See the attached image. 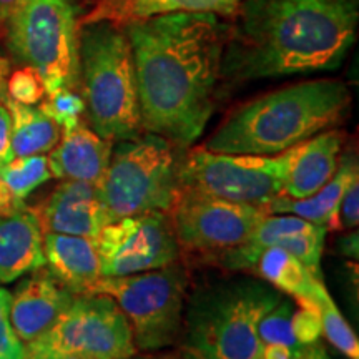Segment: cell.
Wrapping results in <instances>:
<instances>
[{
	"mask_svg": "<svg viewBox=\"0 0 359 359\" xmlns=\"http://www.w3.org/2000/svg\"><path fill=\"white\" fill-rule=\"evenodd\" d=\"M127 32L143 132L191 147L212 118L228 29L215 13L132 20Z\"/></svg>",
	"mask_w": 359,
	"mask_h": 359,
	"instance_id": "cell-1",
	"label": "cell"
},
{
	"mask_svg": "<svg viewBox=\"0 0 359 359\" xmlns=\"http://www.w3.org/2000/svg\"><path fill=\"white\" fill-rule=\"evenodd\" d=\"M228 29L230 83L334 70L356 42L359 0H241Z\"/></svg>",
	"mask_w": 359,
	"mask_h": 359,
	"instance_id": "cell-2",
	"label": "cell"
},
{
	"mask_svg": "<svg viewBox=\"0 0 359 359\" xmlns=\"http://www.w3.org/2000/svg\"><path fill=\"white\" fill-rule=\"evenodd\" d=\"M351 107L341 80H308L281 87L231 111L201 148L217 154L280 155L336 127Z\"/></svg>",
	"mask_w": 359,
	"mask_h": 359,
	"instance_id": "cell-3",
	"label": "cell"
},
{
	"mask_svg": "<svg viewBox=\"0 0 359 359\" xmlns=\"http://www.w3.org/2000/svg\"><path fill=\"white\" fill-rule=\"evenodd\" d=\"M281 293L257 276L203 286L187 299L178 359H259L258 325Z\"/></svg>",
	"mask_w": 359,
	"mask_h": 359,
	"instance_id": "cell-4",
	"label": "cell"
},
{
	"mask_svg": "<svg viewBox=\"0 0 359 359\" xmlns=\"http://www.w3.org/2000/svg\"><path fill=\"white\" fill-rule=\"evenodd\" d=\"M79 88L90 128L110 142L142 135L137 77L123 25H79Z\"/></svg>",
	"mask_w": 359,
	"mask_h": 359,
	"instance_id": "cell-5",
	"label": "cell"
},
{
	"mask_svg": "<svg viewBox=\"0 0 359 359\" xmlns=\"http://www.w3.org/2000/svg\"><path fill=\"white\" fill-rule=\"evenodd\" d=\"M175 145L155 133L116 142L97 193L115 219L151 212L168 213L180 195Z\"/></svg>",
	"mask_w": 359,
	"mask_h": 359,
	"instance_id": "cell-6",
	"label": "cell"
},
{
	"mask_svg": "<svg viewBox=\"0 0 359 359\" xmlns=\"http://www.w3.org/2000/svg\"><path fill=\"white\" fill-rule=\"evenodd\" d=\"M79 17L70 0H25L4 30L11 55L37 72L47 95L79 88Z\"/></svg>",
	"mask_w": 359,
	"mask_h": 359,
	"instance_id": "cell-7",
	"label": "cell"
},
{
	"mask_svg": "<svg viewBox=\"0 0 359 359\" xmlns=\"http://www.w3.org/2000/svg\"><path fill=\"white\" fill-rule=\"evenodd\" d=\"M190 278L185 266H168L127 276H102L88 294H107L132 327L137 351L156 353L178 343Z\"/></svg>",
	"mask_w": 359,
	"mask_h": 359,
	"instance_id": "cell-8",
	"label": "cell"
},
{
	"mask_svg": "<svg viewBox=\"0 0 359 359\" xmlns=\"http://www.w3.org/2000/svg\"><path fill=\"white\" fill-rule=\"evenodd\" d=\"M127 316L107 294H79L53 326L24 344V359H123L137 354Z\"/></svg>",
	"mask_w": 359,
	"mask_h": 359,
	"instance_id": "cell-9",
	"label": "cell"
},
{
	"mask_svg": "<svg viewBox=\"0 0 359 359\" xmlns=\"http://www.w3.org/2000/svg\"><path fill=\"white\" fill-rule=\"evenodd\" d=\"M299 145L280 155H233L196 148L178 165L180 190L264 206L281 195Z\"/></svg>",
	"mask_w": 359,
	"mask_h": 359,
	"instance_id": "cell-10",
	"label": "cell"
},
{
	"mask_svg": "<svg viewBox=\"0 0 359 359\" xmlns=\"http://www.w3.org/2000/svg\"><path fill=\"white\" fill-rule=\"evenodd\" d=\"M263 208L180 190L168 217L180 250L205 257L243 245L264 217Z\"/></svg>",
	"mask_w": 359,
	"mask_h": 359,
	"instance_id": "cell-11",
	"label": "cell"
},
{
	"mask_svg": "<svg viewBox=\"0 0 359 359\" xmlns=\"http://www.w3.org/2000/svg\"><path fill=\"white\" fill-rule=\"evenodd\" d=\"M102 276H127L178 262L180 250L168 213L151 212L115 219L95 238Z\"/></svg>",
	"mask_w": 359,
	"mask_h": 359,
	"instance_id": "cell-12",
	"label": "cell"
},
{
	"mask_svg": "<svg viewBox=\"0 0 359 359\" xmlns=\"http://www.w3.org/2000/svg\"><path fill=\"white\" fill-rule=\"evenodd\" d=\"M43 233L83 236L95 241L110 223L97 187L87 182L64 180L42 205L32 208Z\"/></svg>",
	"mask_w": 359,
	"mask_h": 359,
	"instance_id": "cell-13",
	"label": "cell"
},
{
	"mask_svg": "<svg viewBox=\"0 0 359 359\" xmlns=\"http://www.w3.org/2000/svg\"><path fill=\"white\" fill-rule=\"evenodd\" d=\"M75 296L50 271H34L11 293V323L22 343L37 339L53 326Z\"/></svg>",
	"mask_w": 359,
	"mask_h": 359,
	"instance_id": "cell-14",
	"label": "cell"
},
{
	"mask_svg": "<svg viewBox=\"0 0 359 359\" xmlns=\"http://www.w3.org/2000/svg\"><path fill=\"white\" fill-rule=\"evenodd\" d=\"M114 142L102 138L80 122L62 130V137L48 154V168L58 180H75L98 185L110 163Z\"/></svg>",
	"mask_w": 359,
	"mask_h": 359,
	"instance_id": "cell-15",
	"label": "cell"
},
{
	"mask_svg": "<svg viewBox=\"0 0 359 359\" xmlns=\"http://www.w3.org/2000/svg\"><path fill=\"white\" fill-rule=\"evenodd\" d=\"M43 266V231L34 210L25 206L0 218V285H8Z\"/></svg>",
	"mask_w": 359,
	"mask_h": 359,
	"instance_id": "cell-16",
	"label": "cell"
},
{
	"mask_svg": "<svg viewBox=\"0 0 359 359\" xmlns=\"http://www.w3.org/2000/svg\"><path fill=\"white\" fill-rule=\"evenodd\" d=\"M45 264L50 275L74 294H88L102 278L95 241L83 236L43 233Z\"/></svg>",
	"mask_w": 359,
	"mask_h": 359,
	"instance_id": "cell-17",
	"label": "cell"
},
{
	"mask_svg": "<svg viewBox=\"0 0 359 359\" xmlns=\"http://www.w3.org/2000/svg\"><path fill=\"white\" fill-rule=\"evenodd\" d=\"M241 0H90V8L80 13L79 25L111 22L125 25L132 20L151 19L168 13H215L233 15Z\"/></svg>",
	"mask_w": 359,
	"mask_h": 359,
	"instance_id": "cell-18",
	"label": "cell"
},
{
	"mask_svg": "<svg viewBox=\"0 0 359 359\" xmlns=\"http://www.w3.org/2000/svg\"><path fill=\"white\" fill-rule=\"evenodd\" d=\"M341 150L343 135L338 130H325L299 143L281 195L299 200L321 190L339 167Z\"/></svg>",
	"mask_w": 359,
	"mask_h": 359,
	"instance_id": "cell-19",
	"label": "cell"
},
{
	"mask_svg": "<svg viewBox=\"0 0 359 359\" xmlns=\"http://www.w3.org/2000/svg\"><path fill=\"white\" fill-rule=\"evenodd\" d=\"M356 177H359L356 156L348 154L339 160V167L333 178L314 195L299 200L286 198V196L280 195L262 208L266 215H294V217L308 219L314 224H321L326 230H341V198H343L349 183Z\"/></svg>",
	"mask_w": 359,
	"mask_h": 359,
	"instance_id": "cell-20",
	"label": "cell"
},
{
	"mask_svg": "<svg viewBox=\"0 0 359 359\" xmlns=\"http://www.w3.org/2000/svg\"><path fill=\"white\" fill-rule=\"evenodd\" d=\"M248 273H253L259 280L269 283L280 293L290 294L296 299L299 308L318 309V291L323 286V280L313 276V273L293 255L280 246H268Z\"/></svg>",
	"mask_w": 359,
	"mask_h": 359,
	"instance_id": "cell-21",
	"label": "cell"
},
{
	"mask_svg": "<svg viewBox=\"0 0 359 359\" xmlns=\"http://www.w3.org/2000/svg\"><path fill=\"white\" fill-rule=\"evenodd\" d=\"M4 105L12 118V148L15 156L43 155L60 140L62 128L39 107L24 105L8 95H4Z\"/></svg>",
	"mask_w": 359,
	"mask_h": 359,
	"instance_id": "cell-22",
	"label": "cell"
},
{
	"mask_svg": "<svg viewBox=\"0 0 359 359\" xmlns=\"http://www.w3.org/2000/svg\"><path fill=\"white\" fill-rule=\"evenodd\" d=\"M52 178L45 155L15 156L11 163L0 168V180L19 200H24L40 185Z\"/></svg>",
	"mask_w": 359,
	"mask_h": 359,
	"instance_id": "cell-23",
	"label": "cell"
},
{
	"mask_svg": "<svg viewBox=\"0 0 359 359\" xmlns=\"http://www.w3.org/2000/svg\"><path fill=\"white\" fill-rule=\"evenodd\" d=\"M318 306L321 314L323 334L333 346L349 359H359V341L348 325L346 318L339 311L325 285L318 291Z\"/></svg>",
	"mask_w": 359,
	"mask_h": 359,
	"instance_id": "cell-24",
	"label": "cell"
},
{
	"mask_svg": "<svg viewBox=\"0 0 359 359\" xmlns=\"http://www.w3.org/2000/svg\"><path fill=\"white\" fill-rule=\"evenodd\" d=\"M294 313V303L290 298L281 296V299L264 314L258 325V336L262 344H283V346H296L302 344L294 338L291 318Z\"/></svg>",
	"mask_w": 359,
	"mask_h": 359,
	"instance_id": "cell-25",
	"label": "cell"
},
{
	"mask_svg": "<svg viewBox=\"0 0 359 359\" xmlns=\"http://www.w3.org/2000/svg\"><path fill=\"white\" fill-rule=\"evenodd\" d=\"M47 98L39 107L48 118H52L62 130L74 128L82 120L80 116L85 114V102L80 93L75 90L62 88L57 92L45 95Z\"/></svg>",
	"mask_w": 359,
	"mask_h": 359,
	"instance_id": "cell-26",
	"label": "cell"
},
{
	"mask_svg": "<svg viewBox=\"0 0 359 359\" xmlns=\"http://www.w3.org/2000/svg\"><path fill=\"white\" fill-rule=\"evenodd\" d=\"M7 95L24 105H35V103L42 102L47 93H45L43 82L37 72L30 67H22L8 77Z\"/></svg>",
	"mask_w": 359,
	"mask_h": 359,
	"instance_id": "cell-27",
	"label": "cell"
},
{
	"mask_svg": "<svg viewBox=\"0 0 359 359\" xmlns=\"http://www.w3.org/2000/svg\"><path fill=\"white\" fill-rule=\"evenodd\" d=\"M0 359H24V343L11 323V293L0 288Z\"/></svg>",
	"mask_w": 359,
	"mask_h": 359,
	"instance_id": "cell-28",
	"label": "cell"
},
{
	"mask_svg": "<svg viewBox=\"0 0 359 359\" xmlns=\"http://www.w3.org/2000/svg\"><path fill=\"white\" fill-rule=\"evenodd\" d=\"M291 327H293L294 338L302 344H309L320 341L323 334L320 308H299L294 309L291 318Z\"/></svg>",
	"mask_w": 359,
	"mask_h": 359,
	"instance_id": "cell-29",
	"label": "cell"
},
{
	"mask_svg": "<svg viewBox=\"0 0 359 359\" xmlns=\"http://www.w3.org/2000/svg\"><path fill=\"white\" fill-rule=\"evenodd\" d=\"M259 359H330L326 349L320 341L296 346L283 344H264Z\"/></svg>",
	"mask_w": 359,
	"mask_h": 359,
	"instance_id": "cell-30",
	"label": "cell"
},
{
	"mask_svg": "<svg viewBox=\"0 0 359 359\" xmlns=\"http://www.w3.org/2000/svg\"><path fill=\"white\" fill-rule=\"evenodd\" d=\"M359 223V177L349 183L339 205L341 230H356Z\"/></svg>",
	"mask_w": 359,
	"mask_h": 359,
	"instance_id": "cell-31",
	"label": "cell"
},
{
	"mask_svg": "<svg viewBox=\"0 0 359 359\" xmlns=\"http://www.w3.org/2000/svg\"><path fill=\"white\" fill-rule=\"evenodd\" d=\"M15 158L12 148V118L7 107L0 103V168Z\"/></svg>",
	"mask_w": 359,
	"mask_h": 359,
	"instance_id": "cell-32",
	"label": "cell"
},
{
	"mask_svg": "<svg viewBox=\"0 0 359 359\" xmlns=\"http://www.w3.org/2000/svg\"><path fill=\"white\" fill-rule=\"evenodd\" d=\"M25 0H0V37L4 35V30L12 19V15L22 7Z\"/></svg>",
	"mask_w": 359,
	"mask_h": 359,
	"instance_id": "cell-33",
	"label": "cell"
},
{
	"mask_svg": "<svg viewBox=\"0 0 359 359\" xmlns=\"http://www.w3.org/2000/svg\"><path fill=\"white\" fill-rule=\"evenodd\" d=\"M338 243H339L338 248L341 255H344V257H349V258L358 257V231L356 230L344 236L343 240L338 241Z\"/></svg>",
	"mask_w": 359,
	"mask_h": 359,
	"instance_id": "cell-34",
	"label": "cell"
},
{
	"mask_svg": "<svg viewBox=\"0 0 359 359\" xmlns=\"http://www.w3.org/2000/svg\"><path fill=\"white\" fill-rule=\"evenodd\" d=\"M8 69H11V65H8V60H7L6 57L0 55V93H2L4 85H6V80H7V75H8Z\"/></svg>",
	"mask_w": 359,
	"mask_h": 359,
	"instance_id": "cell-35",
	"label": "cell"
},
{
	"mask_svg": "<svg viewBox=\"0 0 359 359\" xmlns=\"http://www.w3.org/2000/svg\"><path fill=\"white\" fill-rule=\"evenodd\" d=\"M123 359H156V358H154V356H140V354H133V356H130V358H123Z\"/></svg>",
	"mask_w": 359,
	"mask_h": 359,
	"instance_id": "cell-36",
	"label": "cell"
},
{
	"mask_svg": "<svg viewBox=\"0 0 359 359\" xmlns=\"http://www.w3.org/2000/svg\"><path fill=\"white\" fill-rule=\"evenodd\" d=\"M57 359H83V358H77V356H65V358H57Z\"/></svg>",
	"mask_w": 359,
	"mask_h": 359,
	"instance_id": "cell-37",
	"label": "cell"
}]
</instances>
